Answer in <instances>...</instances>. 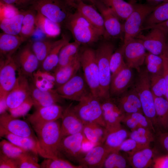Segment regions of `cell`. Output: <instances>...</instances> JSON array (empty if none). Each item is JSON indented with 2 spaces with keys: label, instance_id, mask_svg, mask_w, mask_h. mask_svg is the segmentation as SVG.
Masks as SVG:
<instances>
[{
  "label": "cell",
  "instance_id": "obj_22",
  "mask_svg": "<svg viewBox=\"0 0 168 168\" xmlns=\"http://www.w3.org/2000/svg\"><path fill=\"white\" fill-rule=\"evenodd\" d=\"M133 79L132 68L126 65L111 78L110 96H119L124 94L132 84Z\"/></svg>",
  "mask_w": 168,
  "mask_h": 168
},
{
  "label": "cell",
  "instance_id": "obj_6",
  "mask_svg": "<svg viewBox=\"0 0 168 168\" xmlns=\"http://www.w3.org/2000/svg\"><path fill=\"white\" fill-rule=\"evenodd\" d=\"M134 88L140 98L143 114L152 122L156 120L154 97L151 91L149 73L147 69L140 70Z\"/></svg>",
  "mask_w": 168,
  "mask_h": 168
},
{
  "label": "cell",
  "instance_id": "obj_7",
  "mask_svg": "<svg viewBox=\"0 0 168 168\" xmlns=\"http://www.w3.org/2000/svg\"><path fill=\"white\" fill-rule=\"evenodd\" d=\"M156 6L134 3V8L123 24L124 43L136 38L142 30L146 19Z\"/></svg>",
  "mask_w": 168,
  "mask_h": 168
},
{
  "label": "cell",
  "instance_id": "obj_40",
  "mask_svg": "<svg viewBox=\"0 0 168 168\" xmlns=\"http://www.w3.org/2000/svg\"><path fill=\"white\" fill-rule=\"evenodd\" d=\"M30 151L21 148L6 139L0 142V153L8 157L18 159Z\"/></svg>",
  "mask_w": 168,
  "mask_h": 168
},
{
  "label": "cell",
  "instance_id": "obj_13",
  "mask_svg": "<svg viewBox=\"0 0 168 168\" xmlns=\"http://www.w3.org/2000/svg\"><path fill=\"white\" fill-rule=\"evenodd\" d=\"M35 108L26 119L34 130L46 124L61 119L64 109L58 104Z\"/></svg>",
  "mask_w": 168,
  "mask_h": 168
},
{
  "label": "cell",
  "instance_id": "obj_27",
  "mask_svg": "<svg viewBox=\"0 0 168 168\" xmlns=\"http://www.w3.org/2000/svg\"><path fill=\"white\" fill-rule=\"evenodd\" d=\"M81 68L79 53L69 63L54 72L56 88L64 84L77 74Z\"/></svg>",
  "mask_w": 168,
  "mask_h": 168
},
{
  "label": "cell",
  "instance_id": "obj_33",
  "mask_svg": "<svg viewBox=\"0 0 168 168\" xmlns=\"http://www.w3.org/2000/svg\"><path fill=\"white\" fill-rule=\"evenodd\" d=\"M168 20V1L156 6L147 17L142 30Z\"/></svg>",
  "mask_w": 168,
  "mask_h": 168
},
{
  "label": "cell",
  "instance_id": "obj_42",
  "mask_svg": "<svg viewBox=\"0 0 168 168\" xmlns=\"http://www.w3.org/2000/svg\"><path fill=\"white\" fill-rule=\"evenodd\" d=\"M145 62L147 70L151 74H163V61L162 56L147 53Z\"/></svg>",
  "mask_w": 168,
  "mask_h": 168
},
{
  "label": "cell",
  "instance_id": "obj_16",
  "mask_svg": "<svg viewBox=\"0 0 168 168\" xmlns=\"http://www.w3.org/2000/svg\"><path fill=\"white\" fill-rule=\"evenodd\" d=\"M151 29L146 35H139L136 38L141 40L148 52L161 56L164 54L167 47V35L158 28H153Z\"/></svg>",
  "mask_w": 168,
  "mask_h": 168
},
{
  "label": "cell",
  "instance_id": "obj_54",
  "mask_svg": "<svg viewBox=\"0 0 168 168\" xmlns=\"http://www.w3.org/2000/svg\"><path fill=\"white\" fill-rule=\"evenodd\" d=\"M4 3L12 5L18 9L29 7L33 0H0Z\"/></svg>",
  "mask_w": 168,
  "mask_h": 168
},
{
  "label": "cell",
  "instance_id": "obj_14",
  "mask_svg": "<svg viewBox=\"0 0 168 168\" xmlns=\"http://www.w3.org/2000/svg\"><path fill=\"white\" fill-rule=\"evenodd\" d=\"M124 59L127 65L138 72L145 62L147 54L145 48L141 40L135 38L131 39L122 45Z\"/></svg>",
  "mask_w": 168,
  "mask_h": 168
},
{
  "label": "cell",
  "instance_id": "obj_47",
  "mask_svg": "<svg viewBox=\"0 0 168 168\" xmlns=\"http://www.w3.org/2000/svg\"><path fill=\"white\" fill-rule=\"evenodd\" d=\"M149 147L139 144L129 138L124 141L119 147V151L126 152L130 156L141 149Z\"/></svg>",
  "mask_w": 168,
  "mask_h": 168
},
{
  "label": "cell",
  "instance_id": "obj_51",
  "mask_svg": "<svg viewBox=\"0 0 168 168\" xmlns=\"http://www.w3.org/2000/svg\"><path fill=\"white\" fill-rule=\"evenodd\" d=\"M129 138L134 140L138 143L150 147L149 145L151 142L153 141L154 137H149L141 134L139 133L135 130L131 131L129 133Z\"/></svg>",
  "mask_w": 168,
  "mask_h": 168
},
{
  "label": "cell",
  "instance_id": "obj_12",
  "mask_svg": "<svg viewBox=\"0 0 168 168\" xmlns=\"http://www.w3.org/2000/svg\"><path fill=\"white\" fill-rule=\"evenodd\" d=\"M98 9L102 15L105 30V37L124 39L123 24L111 9L100 0H89Z\"/></svg>",
  "mask_w": 168,
  "mask_h": 168
},
{
  "label": "cell",
  "instance_id": "obj_52",
  "mask_svg": "<svg viewBox=\"0 0 168 168\" xmlns=\"http://www.w3.org/2000/svg\"><path fill=\"white\" fill-rule=\"evenodd\" d=\"M0 168H18L17 160L0 153Z\"/></svg>",
  "mask_w": 168,
  "mask_h": 168
},
{
  "label": "cell",
  "instance_id": "obj_25",
  "mask_svg": "<svg viewBox=\"0 0 168 168\" xmlns=\"http://www.w3.org/2000/svg\"><path fill=\"white\" fill-rule=\"evenodd\" d=\"M26 40L19 35L4 32L0 35V53L2 58L12 56L13 54Z\"/></svg>",
  "mask_w": 168,
  "mask_h": 168
},
{
  "label": "cell",
  "instance_id": "obj_46",
  "mask_svg": "<svg viewBox=\"0 0 168 168\" xmlns=\"http://www.w3.org/2000/svg\"><path fill=\"white\" fill-rule=\"evenodd\" d=\"M38 155L29 152L17 159L18 168H40L38 163Z\"/></svg>",
  "mask_w": 168,
  "mask_h": 168
},
{
  "label": "cell",
  "instance_id": "obj_15",
  "mask_svg": "<svg viewBox=\"0 0 168 168\" xmlns=\"http://www.w3.org/2000/svg\"><path fill=\"white\" fill-rule=\"evenodd\" d=\"M30 96V83L19 69L16 82L6 97L8 110L17 107Z\"/></svg>",
  "mask_w": 168,
  "mask_h": 168
},
{
  "label": "cell",
  "instance_id": "obj_38",
  "mask_svg": "<svg viewBox=\"0 0 168 168\" xmlns=\"http://www.w3.org/2000/svg\"><path fill=\"white\" fill-rule=\"evenodd\" d=\"M154 97L157 126L168 131V101L164 97Z\"/></svg>",
  "mask_w": 168,
  "mask_h": 168
},
{
  "label": "cell",
  "instance_id": "obj_53",
  "mask_svg": "<svg viewBox=\"0 0 168 168\" xmlns=\"http://www.w3.org/2000/svg\"><path fill=\"white\" fill-rule=\"evenodd\" d=\"M36 15V12L32 9L24 11L22 25L35 26Z\"/></svg>",
  "mask_w": 168,
  "mask_h": 168
},
{
  "label": "cell",
  "instance_id": "obj_32",
  "mask_svg": "<svg viewBox=\"0 0 168 168\" xmlns=\"http://www.w3.org/2000/svg\"><path fill=\"white\" fill-rule=\"evenodd\" d=\"M80 45L75 41L68 42L64 45L60 51L58 63L54 72L72 61L79 54Z\"/></svg>",
  "mask_w": 168,
  "mask_h": 168
},
{
  "label": "cell",
  "instance_id": "obj_26",
  "mask_svg": "<svg viewBox=\"0 0 168 168\" xmlns=\"http://www.w3.org/2000/svg\"><path fill=\"white\" fill-rule=\"evenodd\" d=\"M0 136L21 148L39 155L38 141L33 138L12 134L1 128Z\"/></svg>",
  "mask_w": 168,
  "mask_h": 168
},
{
  "label": "cell",
  "instance_id": "obj_43",
  "mask_svg": "<svg viewBox=\"0 0 168 168\" xmlns=\"http://www.w3.org/2000/svg\"><path fill=\"white\" fill-rule=\"evenodd\" d=\"M126 65L124 56L123 46L122 45L114 52L110 58V67L111 78Z\"/></svg>",
  "mask_w": 168,
  "mask_h": 168
},
{
  "label": "cell",
  "instance_id": "obj_30",
  "mask_svg": "<svg viewBox=\"0 0 168 168\" xmlns=\"http://www.w3.org/2000/svg\"><path fill=\"white\" fill-rule=\"evenodd\" d=\"M154 153L149 147L141 149L129 156L128 160L134 168H146L153 164Z\"/></svg>",
  "mask_w": 168,
  "mask_h": 168
},
{
  "label": "cell",
  "instance_id": "obj_20",
  "mask_svg": "<svg viewBox=\"0 0 168 168\" xmlns=\"http://www.w3.org/2000/svg\"><path fill=\"white\" fill-rule=\"evenodd\" d=\"M15 58L21 73L32 78L40 63L32 49L31 44L28 43L25 46Z\"/></svg>",
  "mask_w": 168,
  "mask_h": 168
},
{
  "label": "cell",
  "instance_id": "obj_19",
  "mask_svg": "<svg viewBox=\"0 0 168 168\" xmlns=\"http://www.w3.org/2000/svg\"><path fill=\"white\" fill-rule=\"evenodd\" d=\"M72 104L64 109L61 118L62 138L82 133L84 124L74 112Z\"/></svg>",
  "mask_w": 168,
  "mask_h": 168
},
{
  "label": "cell",
  "instance_id": "obj_56",
  "mask_svg": "<svg viewBox=\"0 0 168 168\" xmlns=\"http://www.w3.org/2000/svg\"><path fill=\"white\" fill-rule=\"evenodd\" d=\"M158 141L161 148L168 154V131L160 133Z\"/></svg>",
  "mask_w": 168,
  "mask_h": 168
},
{
  "label": "cell",
  "instance_id": "obj_35",
  "mask_svg": "<svg viewBox=\"0 0 168 168\" xmlns=\"http://www.w3.org/2000/svg\"><path fill=\"white\" fill-rule=\"evenodd\" d=\"M35 26L40 29L48 37H56L58 36L61 33L60 25L52 21L37 12Z\"/></svg>",
  "mask_w": 168,
  "mask_h": 168
},
{
  "label": "cell",
  "instance_id": "obj_49",
  "mask_svg": "<svg viewBox=\"0 0 168 168\" xmlns=\"http://www.w3.org/2000/svg\"><path fill=\"white\" fill-rule=\"evenodd\" d=\"M20 12L18 9L14 6L5 3L0 0V19L12 17Z\"/></svg>",
  "mask_w": 168,
  "mask_h": 168
},
{
  "label": "cell",
  "instance_id": "obj_48",
  "mask_svg": "<svg viewBox=\"0 0 168 168\" xmlns=\"http://www.w3.org/2000/svg\"><path fill=\"white\" fill-rule=\"evenodd\" d=\"M34 105L33 101L30 96L18 106L8 111L12 116L18 118L26 115Z\"/></svg>",
  "mask_w": 168,
  "mask_h": 168
},
{
  "label": "cell",
  "instance_id": "obj_62",
  "mask_svg": "<svg viewBox=\"0 0 168 168\" xmlns=\"http://www.w3.org/2000/svg\"><path fill=\"white\" fill-rule=\"evenodd\" d=\"M65 1L70 7L76 8L77 0H65Z\"/></svg>",
  "mask_w": 168,
  "mask_h": 168
},
{
  "label": "cell",
  "instance_id": "obj_18",
  "mask_svg": "<svg viewBox=\"0 0 168 168\" xmlns=\"http://www.w3.org/2000/svg\"><path fill=\"white\" fill-rule=\"evenodd\" d=\"M103 119L107 133L122 127L125 114L110 98L101 101Z\"/></svg>",
  "mask_w": 168,
  "mask_h": 168
},
{
  "label": "cell",
  "instance_id": "obj_55",
  "mask_svg": "<svg viewBox=\"0 0 168 168\" xmlns=\"http://www.w3.org/2000/svg\"><path fill=\"white\" fill-rule=\"evenodd\" d=\"M153 164L154 168H168V154L155 157Z\"/></svg>",
  "mask_w": 168,
  "mask_h": 168
},
{
  "label": "cell",
  "instance_id": "obj_24",
  "mask_svg": "<svg viewBox=\"0 0 168 168\" xmlns=\"http://www.w3.org/2000/svg\"><path fill=\"white\" fill-rule=\"evenodd\" d=\"M92 26L100 30L105 36V30L103 17L93 5L87 4L82 0H77L76 8Z\"/></svg>",
  "mask_w": 168,
  "mask_h": 168
},
{
  "label": "cell",
  "instance_id": "obj_4",
  "mask_svg": "<svg viewBox=\"0 0 168 168\" xmlns=\"http://www.w3.org/2000/svg\"><path fill=\"white\" fill-rule=\"evenodd\" d=\"M69 7L65 0H33L29 9L61 25L71 13Z\"/></svg>",
  "mask_w": 168,
  "mask_h": 168
},
{
  "label": "cell",
  "instance_id": "obj_57",
  "mask_svg": "<svg viewBox=\"0 0 168 168\" xmlns=\"http://www.w3.org/2000/svg\"><path fill=\"white\" fill-rule=\"evenodd\" d=\"M122 122L125 124L131 131L140 127L135 119L129 114H125Z\"/></svg>",
  "mask_w": 168,
  "mask_h": 168
},
{
  "label": "cell",
  "instance_id": "obj_11",
  "mask_svg": "<svg viewBox=\"0 0 168 168\" xmlns=\"http://www.w3.org/2000/svg\"><path fill=\"white\" fill-rule=\"evenodd\" d=\"M87 140L83 133L63 138L59 147L60 157H63L70 161L78 162L86 154L83 144Z\"/></svg>",
  "mask_w": 168,
  "mask_h": 168
},
{
  "label": "cell",
  "instance_id": "obj_60",
  "mask_svg": "<svg viewBox=\"0 0 168 168\" xmlns=\"http://www.w3.org/2000/svg\"><path fill=\"white\" fill-rule=\"evenodd\" d=\"M153 28L159 29L167 35L168 34V20L163 22L150 27L148 29H151Z\"/></svg>",
  "mask_w": 168,
  "mask_h": 168
},
{
  "label": "cell",
  "instance_id": "obj_39",
  "mask_svg": "<svg viewBox=\"0 0 168 168\" xmlns=\"http://www.w3.org/2000/svg\"><path fill=\"white\" fill-rule=\"evenodd\" d=\"M57 42L49 40L36 41L31 44L32 49L41 65Z\"/></svg>",
  "mask_w": 168,
  "mask_h": 168
},
{
  "label": "cell",
  "instance_id": "obj_3",
  "mask_svg": "<svg viewBox=\"0 0 168 168\" xmlns=\"http://www.w3.org/2000/svg\"><path fill=\"white\" fill-rule=\"evenodd\" d=\"M114 50V44L108 41L101 43L95 50L100 86V101L110 98L111 74L110 61Z\"/></svg>",
  "mask_w": 168,
  "mask_h": 168
},
{
  "label": "cell",
  "instance_id": "obj_45",
  "mask_svg": "<svg viewBox=\"0 0 168 168\" xmlns=\"http://www.w3.org/2000/svg\"><path fill=\"white\" fill-rule=\"evenodd\" d=\"M127 166V161L119 151L110 152L106 158L102 168H125Z\"/></svg>",
  "mask_w": 168,
  "mask_h": 168
},
{
  "label": "cell",
  "instance_id": "obj_2",
  "mask_svg": "<svg viewBox=\"0 0 168 168\" xmlns=\"http://www.w3.org/2000/svg\"><path fill=\"white\" fill-rule=\"evenodd\" d=\"M64 24L71 33L74 41L81 44H91L103 36L77 10L70 14Z\"/></svg>",
  "mask_w": 168,
  "mask_h": 168
},
{
  "label": "cell",
  "instance_id": "obj_58",
  "mask_svg": "<svg viewBox=\"0 0 168 168\" xmlns=\"http://www.w3.org/2000/svg\"><path fill=\"white\" fill-rule=\"evenodd\" d=\"M35 26L22 25L19 35L25 39L31 36L35 30Z\"/></svg>",
  "mask_w": 168,
  "mask_h": 168
},
{
  "label": "cell",
  "instance_id": "obj_17",
  "mask_svg": "<svg viewBox=\"0 0 168 168\" xmlns=\"http://www.w3.org/2000/svg\"><path fill=\"white\" fill-rule=\"evenodd\" d=\"M0 128L12 134L31 138L38 141L37 136L28 123L13 117L6 111L0 114Z\"/></svg>",
  "mask_w": 168,
  "mask_h": 168
},
{
  "label": "cell",
  "instance_id": "obj_44",
  "mask_svg": "<svg viewBox=\"0 0 168 168\" xmlns=\"http://www.w3.org/2000/svg\"><path fill=\"white\" fill-rule=\"evenodd\" d=\"M40 166L41 168H83L81 165H76L68 160L61 157L45 158Z\"/></svg>",
  "mask_w": 168,
  "mask_h": 168
},
{
  "label": "cell",
  "instance_id": "obj_10",
  "mask_svg": "<svg viewBox=\"0 0 168 168\" xmlns=\"http://www.w3.org/2000/svg\"><path fill=\"white\" fill-rule=\"evenodd\" d=\"M55 89L63 99L78 102L92 94L83 75L78 73Z\"/></svg>",
  "mask_w": 168,
  "mask_h": 168
},
{
  "label": "cell",
  "instance_id": "obj_1",
  "mask_svg": "<svg viewBox=\"0 0 168 168\" xmlns=\"http://www.w3.org/2000/svg\"><path fill=\"white\" fill-rule=\"evenodd\" d=\"M59 119L35 130L39 147V154L45 158L60 157L59 149L62 139Z\"/></svg>",
  "mask_w": 168,
  "mask_h": 168
},
{
  "label": "cell",
  "instance_id": "obj_23",
  "mask_svg": "<svg viewBox=\"0 0 168 168\" xmlns=\"http://www.w3.org/2000/svg\"><path fill=\"white\" fill-rule=\"evenodd\" d=\"M110 153L103 144L94 146L79 161V165L84 168H102L106 158Z\"/></svg>",
  "mask_w": 168,
  "mask_h": 168
},
{
  "label": "cell",
  "instance_id": "obj_34",
  "mask_svg": "<svg viewBox=\"0 0 168 168\" xmlns=\"http://www.w3.org/2000/svg\"><path fill=\"white\" fill-rule=\"evenodd\" d=\"M110 8L120 20L125 21L133 11L134 3L124 0H100Z\"/></svg>",
  "mask_w": 168,
  "mask_h": 168
},
{
  "label": "cell",
  "instance_id": "obj_21",
  "mask_svg": "<svg viewBox=\"0 0 168 168\" xmlns=\"http://www.w3.org/2000/svg\"><path fill=\"white\" fill-rule=\"evenodd\" d=\"M30 96L35 108L61 103L63 99L55 89L42 91L37 88L33 82L30 83Z\"/></svg>",
  "mask_w": 168,
  "mask_h": 168
},
{
  "label": "cell",
  "instance_id": "obj_5",
  "mask_svg": "<svg viewBox=\"0 0 168 168\" xmlns=\"http://www.w3.org/2000/svg\"><path fill=\"white\" fill-rule=\"evenodd\" d=\"M81 68L92 95L100 100V86L95 50L86 48L80 53Z\"/></svg>",
  "mask_w": 168,
  "mask_h": 168
},
{
  "label": "cell",
  "instance_id": "obj_36",
  "mask_svg": "<svg viewBox=\"0 0 168 168\" xmlns=\"http://www.w3.org/2000/svg\"><path fill=\"white\" fill-rule=\"evenodd\" d=\"M24 11L13 16L0 19V27L3 32L11 35H19L22 25Z\"/></svg>",
  "mask_w": 168,
  "mask_h": 168
},
{
  "label": "cell",
  "instance_id": "obj_31",
  "mask_svg": "<svg viewBox=\"0 0 168 168\" xmlns=\"http://www.w3.org/2000/svg\"><path fill=\"white\" fill-rule=\"evenodd\" d=\"M129 135L128 132L121 127L108 133L103 144L110 152L119 151L120 145Z\"/></svg>",
  "mask_w": 168,
  "mask_h": 168
},
{
  "label": "cell",
  "instance_id": "obj_29",
  "mask_svg": "<svg viewBox=\"0 0 168 168\" xmlns=\"http://www.w3.org/2000/svg\"><path fill=\"white\" fill-rule=\"evenodd\" d=\"M68 42V40L64 37L57 40L55 45L41 63V69L48 72L54 71L57 66L61 49Z\"/></svg>",
  "mask_w": 168,
  "mask_h": 168
},
{
  "label": "cell",
  "instance_id": "obj_59",
  "mask_svg": "<svg viewBox=\"0 0 168 168\" xmlns=\"http://www.w3.org/2000/svg\"><path fill=\"white\" fill-rule=\"evenodd\" d=\"M162 56L163 61V75L165 77L166 86L165 98L168 101V59L163 55Z\"/></svg>",
  "mask_w": 168,
  "mask_h": 168
},
{
  "label": "cell",
  "instance_id": "obj_63",
  "mask_svg": "<svg viewBox=\"0 0 168 168\" xmlns=\"http://www.w3.org/2000/svg\"><path fill=\"white\" fill-rule=\"evenodd\" d=\"M163 55L164 56L168 59V42H167V45L166 49Z\"/></svg>",
  "mask_w": 168,
  "mask_h": 168
},
{
  "label": "cell",
  "instance_id": "obj_28",
  "mask_svg": "<svg viewBox=\"0 0 168 168\" xmlns=\"http://www.w3.org/2000/svg\"><path fill=\"white\" fill-rule=\"evenodd\" d=\"M82 133L94 146L103 144L107 134L105 127L95 123L84 124Z\"/></svg>",
  "mask_w": 168,
  "mask_h": 168
},
{
  "label": "cell",
  "instance_id": "obj_37",
  "mask_svg": "<svg viewBox=\"0 0 168 168\" xmlns=\"http://www.w3.org/2000/svg\"><path fill=\"white\" fill-rule=\"evenodd\" d=\"M33 83L39 89L48 91L54 89L55 86V79L54 74L51 72L39 69L32 75Z\"/></svg>",
  "mask_w": 168,
  "mask_h": 168
},
{
  "label": "cell",
  "instance_id": "obj_9",
  "mask_svg": "<svg viewBox=\"0 0 168 168\" xmlns=\"http://www.w3.org/2000/svg\"><path fill=\"white\" fill-rule=\"evenodd\" d=\"M19 68L15 57L12 56L1 58L0 63V103H6L8 93L16 81V72Z\"/></svg>",
  "mask_w": 168,
  "mask_h": 168
},
{
  "label": "cell",
  "instance_id": "obj_61",
  "mask_svg": "<svg viewBox=\"0 0 168 168\" xmlns=\"http://www.w3.org/2000/svg\"><path fill=\"white\" fill-rule=\"evenodd\" d=\"M148 4L154 6H156L162 2L168 1V0H146Z\"/></svg>",
  "mask_w": 168,
  "mask_h": 168
},
{
  "label": "cell",
  "instance_id": "obj_41",
  "mask_svg": "<svg viewBox=\"0 0 168 168\" xmlns=\"http://www.w3.org/2000/svg\"><path fill=\"white\" fill-rule=\"evenodd\" d=\"M149 77L151 89L154 96L165 98L166 86L163 74H151Z\"/></svg>",
  "mask_w": 168,
  "mask_h": 168
},
{
  "label": "cell",
  "instance_id": "obj_64",
  "mask_svg": "<svg viewBox=\"0 0 168 168\" xmlns=\"http://www.w3.org/2000/svg\"><path fill=\"white\" fill-rule=\"evenodd\" d=\"M82 0V1H83L84 0Z\"/></svg>",
  "mask_w": 168,
  "mask_h": 168
},
{
  "label": "cell",
  "instance_id": "obj_50",
  "mask_svg": "<svg viewBox=\"0 0 168 168\" xmlns=\"http://www.w3.org/2000/svg\"><path fill=\"white\" fill-rule=\"evenodd\" d=\"M136 121L139 127L146 128L155 131L154 126L145 115L142 113L137 112L129 114Z\"/></svg>",
  "mask_w": 168,
  "mask_h": 168
},
{
  "label": "cell",
  "instance_id": "obj_8",
  "mask_svg": "<svg viewBox=\"0 0 168 168\" xmlns=\"http://www.w3.org/2000/svg\"><path fill=\"white\" fill-rule=\"evenodd\" d=\"M78 102L73 109L84 124L95 123L105 128L100 100L91 94Z\"/></svg>",
  "mask_w": 168,
  "mask_h": 168
}]
</instances>
